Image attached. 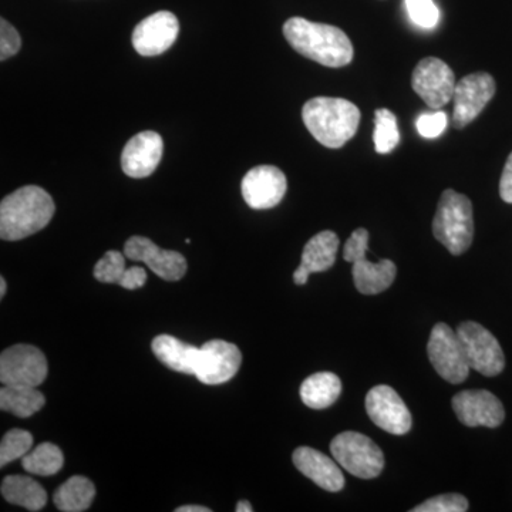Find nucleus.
Here are the masks:
<instances>
[{
  "label": "nucleus",
  "mask_w": 512,
  "mask_h": 512,
  "mask_svg": "<svg viewBox=\"0 0 512 512\" xmlns=\"http://www.w3.org/2000/svg\"><path fill=\"white\" fill-rule=\"evenodd\" d=\"M284 36L299 55L308 57L322 66L336 69L352 63V42L348 35L336 26L292 18L286 20Z\"/></svg>",
  "instance_id": "nucleus-1"
},
{
  "label": "nucleus",
  "mask_w": 512,
  "mask_h": 512,
  "mask_svg": "<svg viewBox=\"0 0 512 512\" xmlns=\"http://www.w3.org/2000/svg\"><path fill=\"white\" fill-rule=\"evenodd\" d=\"M55 210V201L43 188H19L0 204V238L20 241L42 231L52 221Z\"/></svg>",
  "instance_id": "nucleus-2"
},
{
  "label": "nucleus",
  "mask_w": 512,
  "mask_h": 512,
  "mask_svg": "<svg viewBox=\"0 0 512 512\" xmlns=\"http://www.w3.org/2000/svg\"><path fill=\"white\" fill-rule=\"evenodd\" d=\"M360 110L352 101L315 97L303 106L302 119L322 146L342 148L352 140L360 124Z\"/></svg>",
  "instance_id": "nucleus-3"
},
{
  "label": "nucleus",
  "mask_w": 512,
  "mask_h": 512,
  "mask_svg": "<svg viewBox=\"0 0 512 512\" xmlns=\"http://www.w3.org/2000/svg\"><path fill=\"white\" fill-rule=\"evenodd\" d=\"M433 234L453 255H461L473 244V204L468 197L454 190L441 194L433 221Z\"/></svg>",
  "instance_id": "nucleus-4"
},
{
  "label": "nucleus",
  "mask_w": 512,
  "mask_h": 512,
  "mask_svg": "<svg viewBox=\"0 0 512 512\" xmlns=\"http://www.w3.org/2000/svg\"><path fill=\"white\" fill-rule=\"evenodd\" d=\"M369 232L365 228L356 229L343 249V258L353 264V281L357 291L363 295H377L392 286L396 279L397 268L390 259L379 262L367 261Z\"/></svg>",
  "instance_id": "nucleus-5"
},
{
  "label": "nucleus",
  "mask_w": 512,
  "mask_h": 512,
  "mask_svg": "<svg viewBox=\"0 0 512 512\" xmlns=\"http://www.w3.org/2000/svg\"><path fill=\"white\" fill-rule=\"evenodd\" d=\"M332 456L340 467L345 468L352 476L362 480L379 477L384 468L382 448L365 434L356 431L340 433L330 443Z\"/></svg>",
  "instance_id": "nucleus-6"
},
{
  "label": "nucleus",
  "mask_w": 512,
  "mask_h": 512,
  "mask_svg": "<svg viewBox=\"0 0 512 512\" xmlns=\"http://www.w3.org/2000/svg\"><path fill=\"white\" fill-rule=\"evenodd\" d=\"M427 353L431 365L446 382L460 384L467 379L471 367L463 343L446 323H437L431 330Z\"/></svg>",
  "instance_id": "nucleus-7"
},
{
  "label": "nucleus",
  "mask_w": 512,
  "mask_h": 512,
  "mask_svg": "<svg viewBox=\"0 0 512 512\" xmlns=\"http://www.w3.org/2000/svg\"><path fill=\"white\" fill-rule=\"evenodd\" d=\"M457 335L463 343L471 369L487 377L498 376L503 372L504 352L490 330L477 322H464L458 326Z\"/></svg>",
  "instance_id": "nucleus-8"
},
{
  "label": "nucleus",
  "mask_w": 512,
  "mask_h": 512,
  "mask_svg": "<svg viewBox=\"0 0 512 512\" xmlns=\"http://www.w3.org/2000/svg\"><path fill=\"white\" fill-rule=\"evenodd\" d=\"M45 353L32 345H15L0 356V382L3 386L37 387L47 377Z\"/></svg>",
  "instance_id": "nucleus-9"
},
{
  "label": "nucleus",
  "mask_w": 512,
  "mask_h": 512,
  "mask_svg": "<svg viewBox=\"0 0 512 512\" xmlns=\"http://www.w3.org/2000/svg\"><path fill=\"white\" fill-rule=\"evenodd\" d=\"M456 84L453 70L437 57L421 60L413 72V90L430 109L439 110L446 106L454 97Z\"/></svg>",
  "instance_id": "nucleus-10"
},
{
  "label": "nucleus",
  "mask_w": 512,
  "mask_h": 512,
  "mask_svg": "<svg viewBox=\"0 0 512 512\" xmlns=\"http://www.w3.org/2000/svg\"><path fill=\"white\" fill-rule=\"evenodd\" d=\"M366 412L377 427L394 436H404L412 429V413L396 390L386 384L367 393Z\"/></svg>",
  "instance_id": "nucleus-11"
},
{
  "label": "nucleus",
  "mask_w": 512,
  "mask_h": 512,
  "mask_svg": "<svg viewBox=\"0 0 512 512\" xmlns=\"http://www.w3.org/2000/svg\"><path fill=\"white\" fill-rule=\"evenodd\" d=\"M495 94V80L488 73H473L461 79L454 90V128H464L480 116Z\"/></svg>",
  "instance_id": "nucleus-12"
},
{
  "label": "nucleus",
  "mask_w": 512,
  "mask_h": 512,
  "mask_svg": "<svg viewBox=\"0 0 512 512\" xmlns=\"http://www.w3.org/2000/svg\"><path fill=\"white\" fill-rule=\"evenodd\" d=\"M288 188L285 174L274 165H258L242 180V197L252 210H271L284 200Z\"/></svg>",
  "instance_id": "nucleus-13"
},
{
  "label": "nucleus",
  "mask_w": 512,
  "mask_h": 512,
  "mask_svg": "<svg viewBox=\"0 0 512 512\" xmlns=\"http://www.w3.org/2000/svg\"><path fill=\"white\" fill-rule=\"evenodd\" d=\"M241 363V350L234 343L220 339L210 340L201 348L194 376L201 383L217 386L235 377Z\"/></svg>",
  "instance_id": "nucleus-14"
},
{
  "label": "nucleus",
  "mask_w": 512,
  "mask_h": 512,
  "mask_svg": "<svg viewBox=\"0 0 512 512\" xmlns=\"http://www.w3.org/2000/svg\"><path fill=\"white\" fill-rule=\"evenodd\" d=\"M180 22L174 13L161 10L153 13L134 29L133 46L138 55L154 57L163 55L177 40Z\"/></svg>",
  "instance_id": "nucleus-15"
},
{
  "label": "nucleus",
  "mask_w": 512,
  "mask_h": 512,
  "mask_svg": "<svg viewBox=\"0 0 512 512\" xmlns=\"http://www.w3.org/2000/svg\"><path fill=\"white\" fill-rule=\"evenodd\" d=\"M124 255L131 261L143 262L161 279L180 281L187 272V261L180 252L167 251L146 237H131L124 245Z\"/></svg>",
  "instance_id": "nucleus-16"
},
{
  "label": "nucleus",
  "mask_w": 512,
  "mask_h": 512,
  "mask_svg": "<svg viewBox=\"0 0 512 512\" xmlns=\"http://www.w3.org/2000/svg\"><path fill=\"white\" fill-rule=\"evenodd\" d=\"M451 404L458 420L467 427L495 429L505 419L503 403L488 390H464L453 397Z\"/></svg>",
  "instance_id": "nucleus-17"
},
{
  "label": "nucleus",
  "mask_w": 512,
  "mask_h": 512,
  "mask_svg": "<svg viewBox=\"0 0 512 512\" xmlns=\"http://www.w3.org/2000/svg\"><path fill=\"white\" fill-rule=\"evenodd\" d=\"M163 138L156 131H143L131 138L121 154V167L131 178L150 177L163 157Z\"/></svg>",
  "instance_id": "nucleus-18"
},
{
  "label": "nucleus",
  "mask_w": 512,
  "mask_h": 512,
  "mask_svg": "<svg viewBox=\"0 0 512 512\" xmlns=\"http://www.w3.org/2000/svg\"><path fill=\"white\" fill-rule=\"evenodd\" d=\"M293 464L303 476L329 493H339L345 487V477L336 460L311 447H299L293 451Z\"/></svg>",
  "instance_id": "nucleus-19"
},
{
  "label": "nucleus",
  "mask_w": 512,
  "mask_h": 512,
  "mask_svg": "<svg viewBox=\"0 0 512 512\" xmlns=\"http://www.w3.org/2000/svg\"><path fill=\"white\" fill-rule=\"evenodd\" d=\"M154 355L163 365L184 375H195L201 348L181 342L174 336L160 335L151 343Z\"/></svg>",
  "instance_id": "nucleus-20"
},
{
  "label": "nucleus",
  "mask_w": 512,
  "mask_h": 512,
  "mask_svg": "<svg viewBox=\"0 0 512 512\" xmlns=\"http://www.w3.org/2000/svg\"><path fill=\"white\" fill-rule=\"evenodd\" d=\"M0 490L8 503L29 511H42L47 503L45 488L30 477L8 476L3 480Z\"/></svg>",
  "instance_id": "nucleus-21"
},
{
  "label": "nucleus",
  "mask_w": 512,
  "mask_h": 512,
  "mask_svg": "<svg viewBox=\"0 0 512 512\" xmlns=\"http://www.w3.org/2000/svg\"><path fill=\"white\" fill-rule=\"evenodd\" d=\"M342 392V382L335 373L320 372L309 376L301 386L303 404L311 409L322 410L332 406Z\"/></svg>",
  "instance_id": "nucleus-22"
},
{
  "label": "nucleus",
  "mask_w": 512,
  "mask_h": 512,
  "mask_svg": "<svg viewBox=\"0 0 512 512\" xmlns=\"http://www.w3.org/2000/svg\"><path fill=\"white\" fill-rule=\"evenodd\" d=\"M338 235L333 231H322L309 239L302 252L301 265L311 274L329 271L336 262L339 249Z\"/></svg>",
  "instance_id": "nucleus-23"
},
{
  "label": "nucleus",
  "mask_w": 512,
  "mask_h": 512,
  "mask_svg": "<svg viewBox=\"0 0 512 512\" xmlns=\"http://www.w3.org/2000/svg\"><path fill=\"white\" fill-rule=\"evenodd\" d=\"M96 497V487L89 478L74 476L57 488L53 501L57 510L63 512L87 511Z\"/></svg>",
  "instance_id": "nucleus-24"
},
{
  "label": "nucleus",
  "mask_w": 512,
  "mask_h": 512,
  "mask_svg": "<svg viewBox=\"0 0 512 512\" xmlns=\"http://www.w3.org/2000/svg\"><path fill=\"white\" fill-rule=\"evenodd\" d=\"M45 403V396L37 387L3 386L0 390V409L20 419L40 412Z\"/></svg>",
  "instance_id": "nucleus-25"
},
{
  "label": "nucleus",
  "mask_w": 512,
  "mask_h": 512,
  "mask_svg": "<svg viewBox=\"0 0 512 512\" xmlns=\"http://www.w3.org/2000/svg\"><path fill=\"white\" fill-rule=\"evenodd\" d=\"M64 457L62 450L53 443H42L29 451L22 460V466L35 476H55L62 470Z\"/></svg>",
  "instance_id": "nucleus-26"
},
{
  "label": "nucleus",
  "mask_w": 512,
  "mask_h": 512,
  "mask_svg": "<svg viewBox=\"0 0 512 512\" xmlns=\"http://www.w3.org/2000/svg\"><path fill=\"white\" fill-rule=\"evenodd\" d=\"M375 140L376 151L379 154H387L397 147L400 141L397 117L392 111L379 109L375 111Z\"/></svg>",
  "instance_id": "nucleus-27"
},
{
  "label": "nucleus",
  "mask_w": 512,
  "mask_h": 512,
  "mask_svg": "<svg viewBox=\"0 0 512 512\" xmlns=\"http://www.w3.org/2000/svg\"><path fill=\"white\" fill-rule=\"evenodd\" d=\"M33 436L29 431L13 429L3 436L0 443V467L23 458L32 450Z\"/></svg>",
  "instance_id": "nucleus-28"
},
{
  "label": "nucleus",
  "mask_w": 512,
  "mask_h": 512,
  "mask_svg": "<svg viewBox=\"0 0 512 512\" xmlns=\"http://www.w3.org/2000/svg\"><path fill=\"white\" fill-rule=\"evenodd\" d=\"M126 258L119 251H109L94 266V278L103 284H120L126 272Z\"/></svg>",
  "instance_id": "nucleus-29"
},
{
  "label": "nucleus",
  "mask_w": 512,
  "mask_h": 512,
  "mask_svg": "<svg viewBox=\"0 0 512 512\" xmlns=\"http://www.w3.org/2000/svg\"><path fill=\"white\" fill-rule=\"evenodd\" d=\"M468 500L461 494H443L424 501L412 508V512H466Z\"/></svg>",
  "instance_id": "nucleus-30"
},
{
  "label": "nucleus",
  "mask_w": 512,
  "mask_h": 512,
  "mask_svg": "<svg viewBox=\"0 0 512 512\" xmlns=\"http://www.w3.org/2000/svg\"><path fill=\"white\" fill-rule=\"evenodd\" d=\"M406 9L420 28L433 29L439 23L440 12L433 0H406Z\"/></svg>",
  "instance_id": "nucleus-31"
},
{
  "label": "nucleus",
  "mask_w": 512,
  "mask_h": 512,
  "mask_svg": "<svg viewBox=\"0 0 512 512\" xmlns=\"http://www.w3.org/2000/svg\"><path fill=\"white\" fill-rule=\"evenodd\" d=\"M20 47H22V40L18 30L13 28L6 19H0V60L10 59L18 55Z\"/></svg>",
  "instance_id": "nucleus-32"
},
{
  "label": "nucleus",
  "mask_w": 512,
  "mask_h": 512,
  "mask_svg": "<svg viewBox=\"0 0 512 512\" xmlns=\"http://www.w3.org/2000/svg\"><path fill=\"white\" fill-rule=\"evenodd\" d=\"M447 123V114L444 111H437V113L421 114L416 127L421 137L437 138L444 133Z\"/></svg>",
  "instance_id": "nucleus-33"
},
{
  "label": "nucleus",
  "mask_w": 512,
  "mask_h": 512,
  "mask_svg": "<svg viewBox=\"0 0 512 512\" xmlns=\"http://www.w3.org/2000/svg\"><path fill=\"white\" fill-rule=\"evenodd\" d=\"M146 282V269L141 268V266H131L124 272L119 285L121 288L128 289V291H134V289L143 288Z\"/></svg>",
  "instance_id": "nucleus-34"
},
{
  "label": "nucleus",
  "mask_w": 512,
  "mask_h": 512,
  "mask_svg": "<svg viewBox=\"0 0 512 512\" xmlns=\"http://www.w3.org/2000/svg\"><path fill=\"white\" fill-rule=\"evenodd\" d=\"M500 195L501 198L508 204H512V153L505 163L503 175L500 181Z\"/></svg>",
  "instance_id": "nucleus-35"
},
{
  "label": "nucleus",
  "mask_w": 512,
  "mask_h": 512,
  "mask_svg": "<svg viewBox=\"0 0 512 512\" xmlns=\"http://www.w3.org/2000/svg\"><path fill=\"white\" fill-rule=\"evenodd\" d=\"M309 275H311V272H309L305 266L299 265V268L296 269L295 274H293V282H295L296 285H306Z\"/></svg>",
  "instance_id": "nucleus-36"
},
{
  "label": "nucleus",
  "mask_w": 512,
  "mask_h": 512,
  "mask_svg": "<svg viewBox=\"0 0 512 512\" xmlns=\"http://www.w3.org/2000/svg\"><path fill=\"white\" fill-rule=\"evenodd\" d=\"M175 512H211L210 508L202 507V505H183L177 508Z\"/></svg>",
  "instance_id": "nucleus-37"
},
{
  "label": "nucleus",
  "mask_w": 512,
  "mask_h": 512,
  "mask_svg": "<svg viewBox=\"0 0 512 512\" xmlns=\"http://www.w3.org/2000/svg\"><path fill=\"white\" fill-rule=\"evenodd\" d=\"M235 511L237 512H251L254 511V508H252L251 503L247 500L239 501L237 504V508H235Z\"/></svg>",
  "instance_id": "nucleus-38"
},
{
  "label": "nucleus",
  "mask_w": 512,
  "mask_h": 512,
  "mask_svg": "<svg viewBox=\"0 0 512 512\" xmlns=\"http://www.w3.org/2000/svg\"><path fill=\"white\" fill-rule=\"evenodd\" d=\"M6 289H8V285H6V279L2 276V278H0V298L5 296Z\"/></svg>",
  "instance_id": "nucleus-39"
}]
</instances>
